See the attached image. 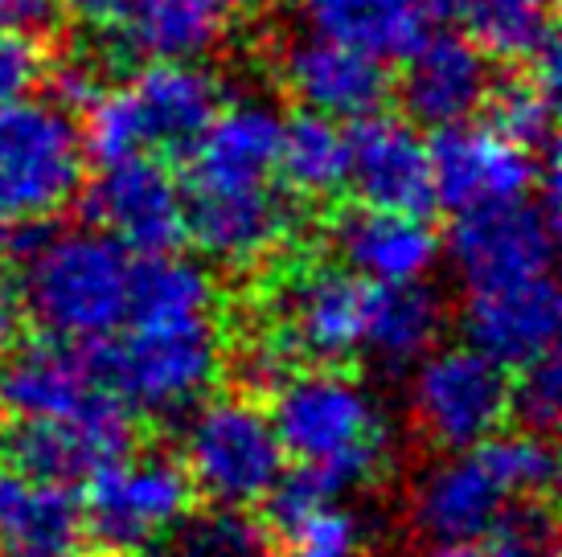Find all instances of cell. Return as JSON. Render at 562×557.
Here are the masks:
<instances>
[{"label": "cell", "mask_w": 562, "mask_h": 557, "mask_svg": "<svg viewBox=\"0 0 562 557\" xmlns=\"http://www.w3.org/2000/svg\"><path fill=\"white\" fill-rule=\"evenodd\" d=\"M514 496L501 484L484 447L452 451L423 471L411 488V525L423 542H481Z\"/></svg>", "instance_id": "14"}, {"label": "cell", "mask_w": 562, "mask_h": 557, "mask_svg": "<svg viewBox=\"0 0 562 557\" xmlns=\"http://www.w3.org/2000/svg\"><path fill=\"white\" fill-rule=\"evenodd\" d=\"M427 557H484L476 542H452V545H431Z\"/></svg>", "instance_id": "44"}, {"label": "cell", "mask_w": 562, "mask_h": 557, "mask_svg": "<svg viewBox=\"0 0 562 557\" xmlns=\"http://www.w3.org/2000/svg\"><path fill=\"white\" fill-rule=\"evenodd\" d=\"M283 87L300 111L353 124L386 103V66L325 37H300L283 54Z\"/></svg>", "instance_id": "21"}, {"label": "cell", "mask_w": 562, "mask_h": 557, "mask_svg": "<svg viewBox=\"0 0 562 557\" xmlns=\"http://www.w3.org/2000/svg\"><path fill=\"white\" fill-rule=\"evenodd\" d=\"M222 13H263L271 0H214Z\"/></svg>", "instance_id": "45"}, {"label": "cell", "mask_w": 562, "mask_h": 557, "mask_svg": "<svg viewBox=\"0 0 562 557\" xmlns=\"http://www.w3.org/2000/svg\"><path fill=\"white\" fill-rule=\"evenodd\" d=\"M0 271H4V247H0Z\"/></svg>", "instance_id": "47"}, {"label": "cell", "mask_w": 562, "mask_h": 557, "mask_svg": "<svg viewBox=\"0 0 562 557\" xmlns=\"http://www.w3.org/2000/svg\"><path fill=\"white\" fill-rule=\"evenodd\" d=\"M452 13L493 58L538 62L554 54V0H452Z\"/></svg>", "instance_id": "27"}, {"label": "cell", "mask_w": 562, "mask_h": 557, "mask_svg": "<svg viewBox=\"0 0 562 557\" xmlns=\"http://www.w3.org/2000/svg\"><path fill=\"white\" fill-rule=\"evenodd\" d=\"M91 217L99 230L136 254H160L186 238V193L169 164L148 152L103 164L91 189Z\"/></svg>", "instance_id": "12"}, {"label": "cell", "mask_w": 562, "mask_h": 557, "mask_svg": "<svg viewBox=\"0 0 562 557\" xmlns=\"http://www.w3.org/2000/svg\"><path fill=\"white\" fill-rule=\"evenodd\" d=\"M296 16L308 37H325L374 58L403 62L427 33L452 16V0H300Z\"/></svg>", "instance_id": "20"}, {"label": "cell", "mask_w": 562, "mask_h": 557, "mask_svg": "<svg viewBox=\"0 0 562 557\" xmlns=\"http://www.w3.org/2000/svg\"><path fill=\"white\" fill-rule=\"evenodd\" d=\"M296 230V209L280 189L255 185L231 193H189L186 234L202 247L205 259L222 266H255L271 259Z\"/></svg>", "instance_id": "15"}, {"label": "cell", "mask_w": 562, "mask_h": 557, "mask_svg": "<svg viewBox=\"0 0 562 557\" xmlns=\"http://www.w3.org/2000/svg\"><path fill=\"white\" fill-rule=\"evenodd\" d=\"M366 295L370 283H361L353 271L308 266L283 283L276 337L292 349V356H308L316 365H341L361 353Z\"/></svg>", "instance_id": "13"}, {"label": "cell", "mask_w": 562, "mask_h": 557, "mask_svg": "<svg viewBox=\"0 0 562 557\" xmlns=\"http://www.w3.org/2000/svg\"><path fill=\"white\" fill-rule=\"evenodd\" d=\"M283 115L267 99H235L218 107L189 148V193H231L267 185L276 172Z\"/></svg>", "instance_id": "19"}, {"label": "cell", "mask_w": 562, "mask_h": 557, "mask_svg": "<svg viewBox=\"0 0 562 557\" xmlns=\"http://www.w3.org/2000/svg\"><path fill=\"white\" fill-rule=\"evenodd\" d=\"M58 13H63L58 0H0V30L42 37L58 25Z\"/></svg>", "instance_id": "40"}, {"label": "cell", "mask_w": 562, "mask_h": 557, "mask_svg": "<svg viewBox=\"0 0 562 557\" xmlns=\"http://www.w3.org/2000/svg\"><path fill=\"white\" fill-rule=\"evenodd\" d=\"M271 422L283 443V455L313 467L325 488L345 500L382 476L391 455L386 414L358 377L321 365L288 373L271 394Z\"/></svg>", "instance_id": "1"}, {"label": "cell", "mask_w": 562, "mask_h": 557, "mask_svg": "<svg viewBox=\"0 0 562 557\" xmlns=\"http://www.w3.org/2000/svg\"><path fill=\"white\" fill-rule=\"evenodd\" d=\"M283 557H361L366 554V521L341 500L321 504L280 528Z\"/></svg>", "instance_id": "32"}, {"label": "cell", "mask_w": 562, "mask_h": 557, "mask_svg": "<svg viewBox=\"0 0 562 557\" xmlns=\"http://www.w3.org/2000/svg\"><path fill=\"white\" fill-rule=\"evenodd\" d=\"M431 148V185L436 205L452 214H472L488 205L521 202L538 185V160L493 127L456 124L436 132Z\"/></svg>", "instance_id": "10"}, {"label": "cell", "mask_w": 562, "mask_h": 557, "mask_svg": "<svg viewBox=\"0 0 562 557\" xmlns=\"http://www.w3.org/2000/svg\"><path fill=\"white\" fill-rule=\"evenodd\" d=\"M349 139V164L345 185H353L366 209L386 214L427 217L436 209V185H431V148L398 115H361L353 120Z\"/></svg>", "instance_id": "11"}, {"label": "cell", "mask_w": 562, "mask_h": 557, "mask_svg": "<svg viewBox=\"0 0 562 557\" xmlns=\"http://www.w3.org/2000/svg\"><path fill=\"white\" fill-rule=\"evenodd\" d=\"M42 78H46V58H42L37 37L0 30V107L30 99Z\"/></svg>", "instance_id": "37"}, {"label": "cell", "mask_w": 562, "mask_h": 557, "mask_svg": "<svg viewBox=\"0 0 562 557\" xmlns=\"http://www.w3.org/2000/svg\"><path fill=\"white\" fill-rule=\"evenodd\" d=\"M509 414L526 431L547 434L562 414V365L554 353H542L538 361L521 365V377L509 382Z\"/></svg>", "instance_id": "36"}, {"label": "cell", "mask_w": 562, "mask_h": 557, "mask_svg": "<svg viewBox=\"0 0 562 557\" xmlns=\"http://www.w3.org/2000/svg\"><path fill=\"white\" fill-rule=\"evenodd\" d=\"M186 545L202 549L205 557H267L271 554V537L267 525L255 521L247 509H214L198 516L186 528Z\"/></svg>", "instance_id": "35"}, {"label": "cell", "mask_w": 562, "mask_h": 557, "mask_svg": "<svg viewBox=\"0 0 562 557\" xmlns=\"http://www.w3.org/2000/svg\"><path fill=\"white\" fill-rule=\"evenodd\" d=\"M345 271L361 283H415L439 263V234L427 217L366 209L345 214L333 230Z\"/></svg>", "instance_id": "23"}, {"label": "cell", "mask_w": 562, "mask_h": 557, "mask_svg": "<svg viewBox=\"0 0 562 557\" xmlns=\"http://www.w3.org/2000/svg\"><path fill=\"white\" fill-rule=\"evenodd\" d=\"M58 4L70 9L87 25H120L127 9V0H58Z\"/></svg>", "instance_id": "42"}, {"label": "cell", "mask_w": 562, "mask_h": 557, "mask_svg": "<svg viewBox=\"0 0 562 557\" xmlns=\"http://www.w3.org/2000/svg\"><path fill=\"white\" fill-rule=\"evenodd\" d=\"M403 107L415 124L443 132L469 124L488 103L493 66L469 33H427L403 58Z\"/></svg>", "instance_id": "16"}, {"label": "cell", "mask_w": 562, "mask_h": 557, "mask_svg": "<svg viewBox=\"0 0 562 557\" xmlns=\"http://www.w3.org/2000/svg\"><path fill=\"white\" fill-rule=\"evenodd\" d=\"M554 234H559V185H554V169H547L542 202L521 197V202L456 214L448 254L460 278L469 283V292L501 287V283L550 275Z\"/></svg>", "instance_id": "8"}, {"label": "cell", "mask_w": 562, "mask_h": 557, "mask_svg": "<svg viewBox=\"0 0 562 557\" xmlns=\"http://www.w3.org/2000/svg\"><path fill=\"white\" fill-rule=\"evenodd\" d=\"M411 414L436 447H481L509 418V377L472 344H436L411 365Z\"/></svg>", "instance_id": "7"}, {"label": "cell", "mask_w": 562, "mask_h": 557, "mask_svg": "<svg viewBox=\"0 0 562 557\" xmlns=\"http://www.w3.org/2000/svg\"><path fill=\"white\" fill-rule=\"evenodd\" d=\"M443 299L423 278L415 283H370L366 295V328L361 353H370L382 370L403 373L423 353H431L443 337Z\"/></svg>", "instance_id": "24"}, {"label": "cell", "mask_w": 562, "mask_h": 557, "mask_svg": "<svg viewBox=\"0 0 562 557\" xmlns=\"http://www.w3.org/2000/svg\"><path fill=\"white\" fill-rule=\"evenodd\" d=\"M120 25L153 58H198L218 42L222 9L214 0H127Z\"/></svg>", "instance_id": "28"}, {"label": "cell", "mask_w": 562, "mask_h": 557, "mask_svg": "<svg viewBox=\"0 0 562 557\" xmlns=\"http://www.w3.org/2000/svg\"><path fill=\"white\" fill-rule=\"evenodd\" d=\"M484 455L493 459L501 484L509 488L514 500L526 496H542L554 484V447L547 443V434L538 431H517V434H493L481 443Z\"/></svg>", "instance_id": "33"}, {"label": "cell", "mask_w": 562, "mask_h": 557, "mask_svg": "<svg viewBox=\"0 0 562 557\" xmlns=\"http://www.w3.org/2000/svg\"><path fill=\"white\" fill-rule=\"evenodd\" d=\"M181 467L189 488L202 492L214 509H250L288 467L276 422L247 394H222L189 410L181 434Z\"/></svg>", "instance_id": "4"}, {"label": "cell", "mask_w": 562, "mask_h": 557, "mask_svg": "<svg viewBox=\"0 0 562 557\" xmlns=\"http://www.w3.org/2000/svg\"><path fill=\"white\" fill-rule=\"evenodd\" d=\"M218 311V283L193 259L172 250L132 263L124 325H202Z\"/></svg>", "instance_id": "25"}, {"label": "cell", "mask_w": 562, "mask_h": 557, "mask_svg": "<svg viewBox=\"0 0 562 557\" xmlns=\"http://www.w3.org/2000/svg\"><path fill=\"white\" fill-rule=\"evenodd\" d=\"M238 373H243V386L250 394H276L283 386V377L292 373V349L280 337H259L255 344L243 349Z\"/></svg>", "instance_id": "39"}, {"label": "cell", "mask_w": 562, "mask_h": 557, "mask_svg": "<svg viewBox=\"0 0 562 557\" xmlns=\"http://www.w3.org/2000/svg\"><path fill=\"white\" fill-rule=\"evenodd\" d=\"M21 344V308L0 295V361Z\"/></svg>", "instance_id": "43"}, {"label": "cell", "mask_w": 562, "mask_h": 557, "mask_svg": "<svg viewBox=\"0 0 562 557\" xmlns=\"http://www.w3.org/2000/svg\"><path fill=\"white\" fill-rule=\"evenodd\" d=\"M82 509L70 488L33 484L13 525L0 533V557H87Z\"/></svg>", "instance_id": "29"}, {"label": "cell", "mask_w": 562, "mask_h": 557, "mask_svg": "<svg viewBox=\"0 0 562 557\" xmlns=\"http://www.w3.org/2000/svg\"><path fill=\"white\" fill-rule=\"evenodd\" d=\"M484 557H559V528L538 496L509 500L484 533Z\"/></svg>", "instance_id": "34"}, {"label": "cell", "mask_w": 562, "mask_h": 557, "mask_svg": "<svg viewBox=\"0 0 562 557\" xmlns=\"http://www.w3.org/2000/svg\"><path fill=\"white\" fill-rule=\"evenodd\" d=\"M193 488L169 455H120L87 480L79 500L87 542L111 557H136L186 525Z\"/></svg>", "instance_id": "6"}, {"label": "cell", "mask_w": 562, "mask_h": 557, "mask_svg": "<svg viewBox=\"0 0 562 557\" xmlns=\"http://www.w3.org/2000/svg\"><path fill=\"white\" fill-rule=\"evenodd\" d=\"M136 422L111 389H103L87 410L66 418H30L4 431V464L33 484H70L91 480L111 459L132 451Z\"/></svg>", "instance_id": "9"}, {"label": "cell", "mask_w": 562, "mask_h": 557, "mask_svg": "<svg viewBox=\"0 0 562 557\" xmlns=\"http://www.w3.org/2000/svg\"><path fill=\"white\" fill-rule=\"evenodd\" d=\"M493 107V132L514 139L517 148L538 152L554 139V54L538 58V78H517L497 91H488Z\"/></svg>", "instance_id": "30"}, {"label": "cell", "mask_w": 562, "mask_h": 557, "mask_svg": "<svg viewBox=\"0 0 562 557\" xmlns=\"http://www.w3.org/2000/svg\"><path fill=\"white\" fill-rule=\"evenodd\" d=\"M49 78V103H58L63 111L75 107H91V99L103 91V70H99V58H87V54H66L58 66H46Z\"/></svg>", "instance_id": "38"}, {"label": "cell", "mask_w": 562, "mask_h": 557, "mask_svg": "<svg viewBox=\"0 0 562 557\" xmlns=\"http://www.w3.org/2000/svg\"><path fill=\"white\" fill-rule=\"evenodd\" d=\"M132 250L108 230H46L25 242L21 299L46 337L99 344L127 320Z\"/></svg>", "instance_id": "2"}, {"label": "cell", "mask_w": 562, "mask_h": 557, "mask_svg": "<svg viewBox=\"0 0 562 557\" xmlns=\"http://www.w3.org/2000/svg\"><path fill=\"white\" fill-rule=\"evenodd\" d=\"M148 557H205V554H202V549H193V545L181 542V545H169V549H153Z\"/></svg>", "instance_id": "46"}, {"label": "cell", "mask_w": 562, "mask_h": 557, "mask_svg": "<svg viewBox=\"0 0 562 557\" xmlns=\"http://www.w3.org/2000/svg\"><path fill=\"white\" fill-rule=\"evenodd\" d=\"M30 488H33V480H25L21 471H13V467L0 459V533L13 525V516L21 512Z\"/></svg>", "instance_id": "41"}, {"label": "cell", "mask_w": 562, "mask_h": 557, "mask_svg": "<svg viewBox=\"0 0 562 557\" xmlns=\"http://www.w3.org/2000/svg\"><path fill=\"white\" fill-rule=\"evenodd\" d=\"M103 389L91 344L42 337L0 361V410L13 422L79 414Z\"/></svg>", "instance_id": "17"}, {"label": "cell", "mask_w": 562, "mask_h": 557, "mask_svg": "<svg viewBox=\"0 0 562 557\" xmlns=\"http://www.w3.org/2000/svg\"><path fill=\"white\" fill-rule=\"evenodd\" d=\"M559 287L550 275L476 287L464 304V337L501 370H521L559 341Z\"/></svg>", "instance_id": "18"}, {"label": "cell", "mask_w": 562, "mask_h": 557, "mask_svg": "<svg viewBox=\"0 0 562 557\" xmlns=\"http://www.w3.org/2000/svg\"><path fill=\"white\" fill-rule=\"evenodd\" d=\"M82 132V152L91 156L94 164H115V160H127V156L148 152V132L140 124V111H136V99L127 87H115V91H103L91 99L87 107V127Z\"/></svg>", "instance_id": "31"}, {"label": "cell", "mask_w": 562, "mask_h": 557, "mask_svg": "<svg viewBox=\"0 0 562 557\" xmlns=\"http://www.w3.org/2000/svg\"><path fill=\"white\" fill-rule=\"evenodd\" d=\"M82 132L75 115L49 99H16L0 107V217L37 226L75 202L82 189Z\"/></svg>", "instance_id": "5"}, {"label": "cell", "mask_w": 562, "mask_h": 557, "mask_svg": "<svg viewBox=\"0 0 562 557\" xmlns=\"http://www.w3.org/2000/svg\"><path fill=\"white\" fill-rule=\"evenodd\" d=\"M127 91L148 132V148L169 152H189L222 107V82L193 58H153Z\"/></svg>", "instance_id": "22"}, {"label": "cell", "mask_w": 562, "mask_h": 557, "mask_svg": "<svg viewBox=\"0 0 562 557\" xmlns=\"http://www.w3.org/2000/svg\"><path fill=\"white\" fill-rule=\"evenodd\" d=\"M99 382L136 414L172 418L202 402L222 370V337L202 325H132L91 349Z\"/></svg>", "instance_id": "3"}, {"label": "cell", "mask_w": 562, "mask_h": 557, "mask_svg": "<svg viewBox=\"0 0 562 557\" xmlns=\"http://www.w3.org/2000/svg\"><path fill=\"white\" fill-rule=\"evenodd\" d=\"M345 164H349V139L337 120L316 111H300L292 120H283L276 172L292 193L308 202H325L333 193H341Z\"/></svg>", "instance_id": "26"}]
</instances>
